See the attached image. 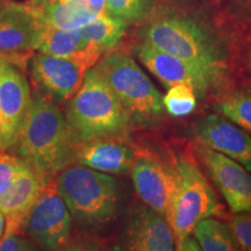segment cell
I'll use <instances>...</instances> for the list:
<instances>
[{"mask_svg":"<svg viewBox=\"0 0 251 251\" xmlns=\"http://www.w3.org/2000/svg\"><path fill=\"white\" fill-rule=\"evenodd\" d=\"M13 147L21 161L47 180H54L76 161L78 142L58 106L39 92L31 94Z\"/></svg>","mask_w":251,"mask_h":251,"instance_id":"6da1fadb","label":"cell"},{"mask_svg":"<svg viewBox=\"0 0 251 251\" xmlns=\"http://www.w3.org/2000/svg\"><path fill=\"white\" fill-rule=\"evenodd\" d=\"M65 118L78 143L120 136L128 130L131 119L94 67L69 100Z\"/></svg>","mask_w":251,"mask_h":251,"instance_id":"7a4b0ae2","label":"cell"},{"mask_svg":"<svg viewBox=\"0 0 251 251\" xmlns=\"http://www.w3.org/2000/svg\"><path fill=\"white\" fill-rule=\"evenodd\" d=\"M55 184L71 215L84 227H102L117 214L119 187L112 176L70 165L59 172Z\"/></svg>","mask_w":251,"mask_h":251,"instance_id":"3957f363","label":"cell"},{"mask_svg":"<svg viewBox=\"0 0 251 251\" xmlns=\"http://www.w3.org/2000/svg\"><path fill=\"white\" fill-rule=\"evenodd\" d=\"M94 68L131 119L146 125L161 119L164 112L163 97L133 57L124 52H112Z\"/></svg>","mask_w":251,"mask_h":251,"instance_id":"277c9868","label":"cell"},{"mask_svg":"<svg viewBox=\"0 0 251 251\" xmlns=\"http://www.w3.org/2000/svg\"><path fill=\"white\" fill-rule=\"evenodd\" d=\"M144 41L155 48L183 59L205 74L212 83L221 72L218 49L199 25L183 18H166L150 25Z\"/></svg>","mask_w":251,"mask_h":251,"instance_id":"5b68a950","label":"cell"},{"mask_svg":"<svg viewBox=\"0 0 251 251\" xmlns=\"http://www.w3.org/2000/svg\"><path fill=\"white\" fill-rule=\"evenodd\" d=\"M179 184L168 221L176 241V251L193 234L202 220L221 214V205L212 185L196 163L181 158L177 165Z\"/></svg>","mask_w":251,"mask_h":251,"instance_id":"8992f818","label":"cell"},{"mask_svg":"<svg viewBox=\"0 0 251 251\" xmlns=\"http://www.w3.org/2000/svg\"><path fill=\"white\" fill-rule=\"evenodd\" d=\"M72 215L55 180L49 181L25 219L23 230L45 251H56L69 242Z\"/></svg>","mask_w":251,"mask_h":251,"instance_id":"52a82bcc","label":"cell"},{"mask_svg":"<svg viewBox=\"0 0 251 251\" xmlns=\"http://www.w3.org/2000/svg\"><path fill=\"white\" fill-rule=\"evenodd\" d=\"M98 62L96 57L65 58L36 52L31 57L30 74L50 99L69 101L83 85L87 71Z\"/></svg>","mask_w":251,"mask_h":251,"instance_id":"ba28073f","label":"cell"},{"mask_svg":"<svg viewBox=\"0 0 251 251\" xmlns=\"http://www.w3.org/2000/svg\"><path fill=\"white\" fill-rule=\"evenodd\" d=\"M196 153L231 211L235 214L251 212V172L200 142L196 146Z\"/></svg>","mask_w":251,"mask_h":251,"instance_id":"9c48e42d","label":"cell"},{"mask_svg":"<svg viewBox=\"0 0 251 251\" xmlns=\"http://www.w3.org/2000/svg\"><path fill=\"white\" fill-rule=\"evenodd\" d=\"M115 251H176L168 219L146 205L135 207L119 236Z\"/></svg>","mask_w":251,"mask_h":251,"instance_id":"30bf717a","label":"cell"},{"mask_svg":"<svg viewBox=\"0 0 251 251\" xmlns=\"http://www.w3.org/2000/svg\"><path fill=\"white\" fill-rule=\"evenodd\" d=\"M130 175L144 205L168 219L179 184L178 171L152 157H140L131 166Z\"/></svg>","mask_w":251,"mask_h":251,"instance_id":"8fae6325","label":"cell"},{"mask_svg":"<svg viewBox=\"0 0 251 251\" xmlns=\"http://www.w3.org/2000/svg\"><path fill=\"white\" fill-rule=\"evenodd\" d=\"M30 99L29 84L23 72L13 62L0 57V134L4 148L14 146Z\"/></svg>","mask_w":251,"mask_h":251,"instance_id":"7c38bea8","label":"cell"},{"mask_svg":"<svg viewBox=\"0 0 251 251\" xmlns=\"http://www.w3.org/2000/svg\"><path fill=\"white\" fill-rule=\"evenodd\" d=\"M140 61L165 87L186 84L194 90L198 97L203 98L212 80L183 59L163 51L143 41L137 48Z\"/></svg>","mask_w":251,"mask_h":251,"instance_id":"4fadbf2b","label":"cell"},{"mask_svg":"<svg viewBox=\"0 0 251 251\" xmlns=\"http://www.w3.org/2000/svg\"><path fill=\"white\" fill-rule=\"evenodd\" d=\"M41 26L24 2L5 1L0 6V57L11 61L34 50Z\"/></svg>","mask_w":251,"mask_h":251,"instance_id":"5bb4252c","label":"cell"},{"mask_svg":"<svg viewBox=\"0 0 251 251\" xmlns=\"http://www.w3.org/2000/svg\"><path fill=\"white\" fill-rule=\"evenodd\" d=\"M200 143L234 159L251 172V136L242 128L218 114H211L198 125Z\"/></svg>","mask_w":251,"mask_h":251,"instance_id":"9a60e30c","label":"cell"},{"mask_svg":"<svg viewBox=\"0 0 251 251\" xmlns=\"http://www.w3.org/2000/svg\"><path fill=\"white\" fill-rule=\"evenodd\" d=\"M49 181L51 180H47L39 172L23 163L13 186L0 199V211L6 216L5 233H20L23 230L28 212Z\"/></svg>","mask_w":251,"mask_h":251,"instance_id":"2e32d148","label":"cell"},{"mask_svg":"<svg viewBox=\"0 0 251 251\" xmlns=\"http://www.w3.org/2000/svg\"><path fill=\"white\" fill-rule=\"evenodd\" d=\"M136 151L118 137L78 143L76 162L107 175H125L136 161Z\"/></svg>","mask_w":251,"mask_h":251,"instance_id":"e0dca14e","label":"cell"},{"mask_svg":"<svg viewBox=\"0 0 251 251\" xmlns=\"http://www.w3.org/2000/svg\"><path fill=\"white\" fill-rule=\"evenodd\" d=\"M24 4L41 24L62 29L83 28L99 17L87 0H28Z\"/></svg>","mask_w":251,"mask_h":251,"instance_id":"ac0fdd59","label":"cell"},{"mask_svg":"<svg viewBox=\"0 0 251 251\" xmlns=\"http://www.w3.org/2000/svg\"><path fill=\"white\" fill-rule=\"evenodd\" d=\"M34 50L41 54L65 58L96 57L100 59L103 51L83 35L81 28L62 29L43 25L40 28Z\"/></svg>","mask_w":251,"mask_h":251,"instance_id":"d6986e66","label":"cell"},{"mask_svg":"<svg viewBox=\"0 0 251 251\" xmlns=\"http://www.w3.org/2000/svg\"><path fill=\"white\" fill-rule=\"evenodd\" d=\"M128 24L103 13L96 20L81 28L83 35L92 45L99 47L103 52L112 49L124 37Z\"/></svg>","mask_w":251,"mask_h":251,"instance_id":"ffe728a7","label":"cell"},{"mask_svg":"<svg viewBox=\"0 0 251 251\" xmlns=\"http://www.w3.org/2000/svg\"><path fill=\"white\" fill-rule=\"evenodd\" d=\"M202 251H241L227 225L215 219H205L193 231Z\"/></svg>","mask_w":251,"mask_h":251,"instance_id":"44dd1931","label":"cell"},{"mask_svg":"<svg viewBox=\"0 0 251 251\" xmlns=\"http://www.w3.org/2000/svg\"><path fill=\"white\" fill-rule=\"evenodd\" d=\"M216 111L228 120L251 133V94L234 92L216 105Z\"/></svg>","mask_w":251,"mask_h":251,"instance_id":"7402d4cb","label":"cell"},{"mask_svg":"<svg viewBox=\"0 0 251 251\" xmlns=\"http://www.w3.org/2000/svg\"><path fill=\"white\" fill-rule=\"evenodd\" d=\"M163 106L171 117H187L197 108V94L186 84H177L169 87L168 92L163 97Z\"/></svg>","mask_w":251,"mask_h":251,"instance_id":"603a6c76","label":"cell"},{"mask_svg":"<svg viewBox=\"0 0 251 251\" xmlns=\"http://www.w3.org/2000/svg\"><path fill=\"white\" fill-rule=\"evenodd\" d=\"M149 2L150 0H107L106 13L129 25L146 15Z\"/></svg>","mask_w":251,"mask_h":251,"instance_id":"cb8c5ba5","label":"cell"},{"mask_svg":"<svg viewBox=\"0 0 251 251\" xmlns=\"http://www.w3.org/2000/svg\"><path fill=\"white\" fill-rule=\"evenodd\" d=\"M23 163L12 153L0 152V199L13 186Z\"/></svg>","mask_w":251,"mask_h":251,"instance_id":"d4e9b609","label":"cell"},{"mask_svg":"<svg viewBox=\"0 0 251 251\" xmlns=\"http://www.w3.org/2000/svg\"><path fill=\"white\" fill-rule=\"evenodd\" d=\"M241 251H251V212L236 213L229 226Z\"/></svg>","mask_w":251,"mask_h":251,"instance_id":"484cf974","label":"cell"},{"mask_svg":"<svg viewBox=\"0 0 251 251\" xmlns=\"http://www.w3.org/2000/svg\"><path fill=\"white\" fill-rule=\"evenodd\" d=\"M0 251H45L20 233H5L0 240Z\"/></svg>","mask_w":251,"mask_h":251,"instance_id":"4316f807","label":"cell"},{"mask_svg":"<svg viewBox=\"0 0 251 251\" xmlns=\"http://www.w3.org/2000/svg\"><path fill=\"white\" fill-rule=\"evenodd\" d=\"M56 251H108L105 247L101 244L93 242V241L89 240H78L68 243H65L62 248H59Z\"/></svg>","mask_w":251,"mask_h":251,"instance_id":"83f0119b","label":"cell"},{"mask_svg":"<svg viewBox=\"0 0 251 251\" xmlns=\"http://www.w3.org/2000/svg\"><path fill=\"white\" fill-rule=\"evenodd\" d=\"M177 251H202L200 248L199 243L197 242V240L192 236H188L185 238L184 242L180 244V247L178 248Z\"/></svg>","mask_w":251,"mask_h":251,"instance_id":"f1b7e54d","label":"cell"},{"mask_svg":"<svg viewBox=\"0 0 251 251\" xmlns=\"http://www.w3.org/2000/svg\"><path fill=\"white\" fill-rule=\"evenodd\" d=\"M5 229H6V216L4 213L0 211V240H1L2 236H4Z\"/></svg>","mask_w":251,"mask_h":251,"instance_id":"f546056e","label":"cell"},{"mask_svg":"<svg viewBox=\"0 0 251 251\" xmlns=\"http://www.w3.org/2000/svg\"><path fill=\"white\" fill-rule=\"evenodd\" d=\"M4 148V144H2V139H1V134H0V149Z\"/></svg>","mask_w":251,"mask_h":251,"instance_id":"4dcf8cb0","label":"cell"},{"mask_svg":"<svg viewBox=\"0 0 251 251\" xmlns=\"http://www.w3.org/2000/svg\"><path fill=\"white\" fill-rule=\"evenodd\" d=\"M248 92H249V93L251 94V87H250V89H249V90H248Z\"/></svg>","mask_w":251,"mask_h":251,"instance_id":"1f68e13d","label":"cell"}]
</instances>
